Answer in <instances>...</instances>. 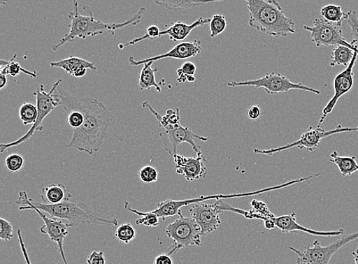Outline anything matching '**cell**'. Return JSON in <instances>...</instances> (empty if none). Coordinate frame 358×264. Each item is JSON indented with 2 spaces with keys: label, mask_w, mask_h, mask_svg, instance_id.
I'll list each match as a JSON object with an SVG mask.
<instances>
[{
  "label": "cell",
  "mask_w": 358,
  "mask_h": 264,
  "mask_svg": "<svg viewBox=\"0 0 358 264\" xmlns=\"http://www.w3.org/2000/svg\"><path fill=\"white\" fill-rule=\"evenodd\" d=\"M53 96L57 105L62 106L64 110H79L85 115L82 126L73 130L71 141L65 147L91 156L101 151L105 140L109 138L108 129L116 122L114 115L96 98L73 96L60 85L55 89Z\"/></svg>",
  "instance_id": "6da1fadb"
},
{
  "label": "cell",
  "mask_w": 358,
  "mask_h": 264,
  "mask_svg": "<svg viewBox=\"0 0 358 264\" xmlns=\"http://www.w3.org/2000/svg\"><path fill=\"white\" fill-rule=\"evenodd\" d=\"M73 11L69 14L71 23L69 26V32L59 41L52 48L54 52L66 43H73L76 38L85 39L109 32L114 36L116 30L122 29L129 26H137L146 13L145 7L139 10L129 20L121 23H104L94 18L93 11L89 6H83V10L88 15H83L79 13L78 0H73Z\"/></svg>",
  "instance_id": "7a4b0ae2"
},
{
  "label": "cell",
  "mask_w": 358,
  "mask_h": 264,
  "mask_svg": "<svg viewBox=\"0 0 358 264\" xmlns=\"http://www.w3.org/2000/svg\"><path fill=\"white\" fill-rule=\"evenodd\" d=\"M249 27L273 38L295 34V22L287 17L277 0H245Z\"/></svg>",
  "instance_id": "3957f363"
},
{
  "label": "cell",
  "mask_w": 358,
  "mask_h": 264,
  "mask_svg": "<svg viewBox=\"0 0 358 264\" xmlns=\"http://www.w3.org/2000/svg\"><path fill=\"white\" fill-rule=\"evenodd\" d=\"M18 201L27 202L52 218L66 220L75 227L79 225L117 226L119 224L116 219L103 218L91 211L86 204L73 200L72 195L61 203L49 205L36 202L30 199L26 191H21L16 203Z\"/></svg>",
  "instance_id": "277c9868"
},
{
  "label": "cell",
  "mask_w": 358,
  "mask_h": 264,
  "mask_svg": "<svg viewBox=\"0 0 358 264\" xmlns=\"http://www.w3.org/2000/svg\"><path fill=\"white\" fill-rule=\"evenodd\" d=\"M179 218L166 227L164 232L173 244L169 254L173 255L179 250L191 246L201 247L203 236L201 228L192 217H185L180 212Z\"/></svg>",
  "instance_id": "5b68a950"
},
{
  "label": "cell",
  "mask_w": 358,
  "mask_h": 264,
  "mask_svg": "<svg viewBox=\"0 0 358 264\" xmlns=\"http://www.w3.org/2000/svg\"><path fill=\"white\" fill-rule=\"evenodd\" d=\"M62 82V80H58L55 82L49 93L45 92V86L43 85H40L37 87L36 92L33 94V95L36 98V106L38 109V119L36 123L34 125H32L30 129L27 131V133L24 134L18 140H16V141L7 144H0V153L3 154L12 147H17L24 142H29L33 135H35L36 132L43 131L44 130V127L43 126L44 120L48 115L54 111L56 109V107L58 106L55 101L53 94L55 89L61 85Z\"/></svg>",
  "instance_id": "8992f818"
},
{
  "label": "cell",
  "mask_w": 358,
  "mask_h": 264,
  "mask_svg": "<svg viewBox=\"0 0 358 264\" xmlns=\"http://www.w3.org/2000/svg\"><path fill=\"white\" fill-rule=\"evenodd\" d=\"M358 239V232L341 236L337 241L327 246H322L315 240L313 246H307L299 251L290 246L289 249L296 254V264H329L333 257L341 249Z\"/></svg>",
  "instance_id": "52a82bcc"
},
{
  "label": "cell",
  "mask_w": 358,
  "mask_h": 264,
  "mask_svg": "<svg viewBox=\"0 0 358 264\" xmlns=\"http://www.w3.org/2000/svg\"><path fill=\"white\" fill-rule=\"evenodd\" d=\"M227 85L231 88L239 87L263 88L266 94L271 96L287 93L292 89L303 90V91L310 92L316 95L321 94L318 89L306 87L302 84H295V82L290 81L287 78L282 75V74L275 73L266 74L264 77L254 80L229 82Z\"/></svg>",
  "instance_id": "ba28073f"
},
{
  "label": "cell",
  "mask_w": 358,
  "mask_h": 264,
  "mask_svg": "<svg viewBox=\"0 0 358 264\" xmlns=\"http://www.w3.org/2000/svg\"><path fill=\"white\" fill-rule=\"evenodd\" d=\"M345 132H358V127L343 128L339 125L336 129L330 131L324 130L321 129V127H317L315 129L310 127L304 132L297 141L293 143L282 147L272 148V149L268 150H260L257 149V148H255L253 152L255 154L273 155L289 150L290 148L297 147L299 150H303V148H306L308 152H313L318 149L323 138L336 134L345 133Z\"/></svg>",
  "instance_id": "9c48e42d"
},
{
  "label": "cell",
  "mask_w": 358,
  "mask_h": 264,
  "mask_svg": "<svg viewBox=\"0 0 358 264\" xmlns=\"http://www.w3.org/2000/svg\"><path fill=\"white\" fill-rule=\"evenodd\" d=\"M164 130L161 132L160 138L164 150L171 156L178 154V147L182 143H187L192 147L197 156H203L201 147L196 143V140L203 142H208L206 137L198 135L188 127H184L180 123L177 125L163 126Z\"/></svg>",
  "instance_id": "30bf717a"
},
{
  "label": "cell",
  "mask_w": 358,
  "mask_h": 264,
  "mask_svg": "<svg viewBox=\"0 0 358 264\" xmlns=\"http://www.w3.org/2000/svg\"><path fill=\"white\" fill-rule=\"evenodd\" d=\"M343 24L331 22L324 19H315L313 27L303 26V30L310 33L313 43L316 47L343 45L352 48L358 54V50L351 43H348L341 30Z\"/></svg>",
  "instance_id": "8fae6325"
},
{
  "label": "cell",
  "mask_w": 358,
  "mask_h": 264,
  "mask_svg": "<svg viewBox=\"0 0 358 264\" xmlns=\"http://www.w3.org/2000/svg\"><path fill=\"white\" fill-rule=\"evenodd\" d=\"M17 202V201H16ZM19 206L20 211L32 210L36 212L41 219L44 221V226L40 228L41 234L47 235L52 242H54L58 247L63 262L64 264H69L68 260L66 258V255L64 251V244L66 236L69 234V228H74L73 224L65 223L60 219H57L48 216L45 212L41 211L34 206L27 202L15 203Z\"/></svg>",
  "instance_id": "7c38bea8"
},
{
  "label": "cell",
  "mask_w": 358,
  "mask_h": 264,
  "mask_svg": "<svg viewBox=\"0 0 358 264\" xmlns=\"http://www.w3.org/2000/svg\"><path fill=\"white\" fill-rule=\"evenodd\" d=\"M316 175L310 176L307 177H303L298 179L291 180L289 182H287L284 184L278 185L275 186H271L268 188H265L261 189V191H257L251 193H238V194H231V195H215V196H201L198 198H195V199H189L185 200H165L164 203V211L168 214L169 217L178 216V214L181 212V209L182 207H185V206H189L195 203H202L206 200H227L231 199V198H238V197H245V196H251L258 194H262L264 193H268L270 191H276V189H280L282 188H286L289 186H292L296 184L305 182V181H308L315 178Z\"/></svg>",
  "instance_id": "4fadbf2b"
},
{
  "label": "cell",
  "mask_w": 358,
  "mask_h": 264,
  "mask_svg": "<svg viewBox=\"0 0 358 264\" xmlns=\"http://www.w3.org/2000/svg\"><path fill=\"white\" fill-rule=\"evenodd\" d=\"M228 205L222 199L216 200L213 204L202 202L191 205L189 212L201 227L203 236L215 232L220 227V214L227 212Z\"/></svg>",
  "instance_id": "5bb4252c"
},
{
  "label": "cell",
  "mask_w": 358,
  "mask_h": 264,
  "mask_svg": "<svg viewBox=\"0 0 358 264\" xmlns=\"http://www.w3.org/2000/svg\"><path fill=\"white\" fill-rule=\"evenodd\" d=\"M358 54L355 53L352 61L348 67L338 74L333 81V87H334V96H332L329 102L327 103L322 110V117L320 120L317 127H320L324 119L335 109L339 98L348 93L354 86V67L357 60Z\"/></svg>",
  "instance_id": "9a60e30c"
},
{
  "label": "cell",
  "mask_w": 358,
  "mask_h": 264,
  "mask_svg": "<svg viewBox=\"0 0 358 264\" xmlns=\"http://www.w3.org/2000/svg\"><path fill=\"white\" fill-rule=\"evenodd\" d=\"M203 51L201 41H192L189 43H181L173 47L169 52L149 57V59H141L140 61L135 60L134 57H130L129 62L132 67H138V66L144 65L148 62H155L166 59H188L190 57H196L201 54Z\"/></svg>",
  "instance_id": "2e32d148"
},
{
  "label": "cell",
  "mask_w": 358,
  "mask_h": 264,
  "mask_svg": "<svg viewBox=\"0 0 358 264\" xmlns=\"http://www.w3.org/2000/svg\"><path fill=\"white\" fill-rule=\"evenodd\" d=\"M173 159L176 165L178 175L184 177L189 182L206 177L207 168L203 156L187 158L178 154L174 155Z\"/></svg>",
  "instance_id": "e0dca14e"
},
{
  "label": "cell",
  "mask_w": 358,
  "mask_h": 264,
  "mask_svg": "<svg viewBox=\"0 0 358 264\" xmlns=\"http://www.w3.org/2000/svg\"><path fill=\"white\" fill-rule=\"evenodd\" d=\"M272 220L274 224H275L276 228H278L284 233L302 232L313 236L329 237L345 235V230L343 228L331 230V232H320V230L305 228L297 223L295 212L279 217L273 216Z\"/></svg>",
  "instance_id": "ac0fdd59"
},
{
  "label": "cell",
  "mask_w": 358,
  "mask_h": 264,
  "mask_svg": "<svg viewBox=\"0 0 358 264\" xmlns=\"http://www.w3.org/2000/svg\"><path fill=\"white\" fill-rule=\"evenodd\" d=\"M50 67L52 68H60L75 78L85 77L87 70L97 71L94 63L73 56L59 61L52 62L50 64Z\"/></svg>",
  "instance_id": "d6986e66"
},
{
  "label": "cell",
  "mask_w": 358,
  "mask_h": 264,
  "mask_svg": "<svg viewBox=\"0 0 358 264\" xmlns=\"http://www.w3.org/2000/svg\"><path fill=\"white\" fill-rule=\"evenodd\" d=\"M210 21L211 19L210 18L204 19L201 17L190 24L182 22H174L170 27L161 31L160 38L164 36H169V38L174 41V43L184 41L189 36L193 30L210 23Z\"/></svg>",
  "instance_id": "ffe728a7"
},
{
  "label": "cell",
  "mask_w": 358,
  "mask_h": 264,
  "mask_svg": "<svg viewBox=\"0 0 358 264\" xmlns=\"http://www.w3.org/2000/svg\"><path fill=\"white\" fill-rule=\"evenodd\" d=\"M222 1L223 0H154L156 5L176 12L196 10L205 4Z\"/></svg>",
  "instance_id": "44dd1931"
},
{
  "label": "cell",
  "mask_w": 358,
  "mask_h": 264,
  "mask_svg": "<svg viewBox=\"0 0 358 264\" xmlns=\"http://www.w3.org/2000/svg\"><path fill=\"white\" fill-rule=\"evenodd\" d=\"M71 196L66 191V186L62 184H52L41 189L40 197L43 203L55 205L65 201Z\"/></svg>",
  "instance_id": "7402d4cb"
},
{
  "label": "cell",
  "mask_w": 358,
  "mask_h": 264,
  "mask_svg": "<svg viewBox=\"0 0 358 264\" xmlns=\"http://www.w3.org/2000/svg\"><path fill=\"white\" fill-rule=\"evenodd\" d=\"M329 162L337 165L341 175L343 177L352 176L355 172H358V163L355 156H343L334 151L331 155Z\"/></svg>",
  "instance_id": "603a6c76"
},
{
  "label": "cell",
  "mask_w": 358,
  "mask_h": 264,
  "mask_svg": "<svg viewBox=\"0 0 358 264\" xmlns=\"http://www.w3.org/2000/svg\"><path fill=\"white\" fill-rule=\"evenodd\" d=\"M153 64L154 62H148L144 64V67L139 74L138 85L141 91L155 88L157 93H162V88L157 84L155 80V73L157 69L152 68Z\"/></svg>",
  "instance_id": "cb8c5ba5"
},
{
  "label": "cell",
  "mask_w": 358,
  "mask_h": 264,
  "mask_svg": "<svg viewBox=\"0 0 358 264\" xmlns=\"http://www.w3.org/2000/svg\"><path fill=\"white\" fill-rule=\"evenodd\" d=\"M355 52L352 48L338 45L333 49L331 55V67H336V66H345L348 67L350 63L352 62Z\"/></svg>",
  "instance_id": "d4e9b609"
},
{
  "label": "cell",
  "mask_w": 358,
  "mask_h": 264,
  "mask_svg": "<svg viewBox=\"0 0 358 264\" xmlns=\"http://www.w3.org/2000/svg\"><path fill=\"white\" fill-rule=\"evenodd\" d=\"M124 209L131 213L137 214L140 218L136 221V226H145L147 227H157L159 226V217L152 211L141 212L131 207L129 202H124Z\"/></svg>",
  "instance_id": "484cf974"
},
{
  "label": "cell",
  "mask_w": 358,
  "mask_h": 264,
  "mask_svg": "<svg viewBox=\"0 0 358 264\" xmlns=\"http://www.w3.org/2000/svg\"><path fill=\"white\" fill-rule=\"evenodd\" d=\"M321 15L324 20L341 23L348 19V13L343 12L341 6L329 4L322 8L320 11Z\"/></svg>",
  "instance_id": "4316f807"
},
{
  "label": "cell",
  "mask_w": 358,
  "mask_h": 264,
  "mask_svg": "<svg viewBox=\"0 0 358 264\" xmlns=\"http://www.w3.org/2000/svg\"><path fill=\"white\" fill-rule=\"evenodd\" d=\"M16 57H17V54H14L11 60L8 61L4 68H0L1 73L5 74V75L9 74V75L12 76L13 78H15L22 73L33 79L37 78L38 73L36 71L31 72L27 69L23 68L20 63L15 61Z\"/></svg>",
  "instance_id": "83f0119b"
},
{
  "label": "cell",
  "mask_w": 358,
  "mask_h": 264,
  "mask_svg": "<svg viewBox=\"0 0 358 264\" xmlns=\"http://www.w3.org/2000/svg\"><path fill=\"white\" fill-rule=\"evenodd\" d=\"M19 115L24 126L34 125L38 119L37 106L31 103H24L20 107Z\"/></svg>",
  "instance_id": "f1b7e54d"
},
{
  "label": "cell",
  "mask_w": 358,
  "mask_h": 264,
  "mask_svg": "<svg viewBox=\"0 0 358 264\" xmlns=\"http://www.w3.org/2000/svg\"><path fill=\"white\" fill-rule=\"evenodd\" d=\"M196 71V66L194 63L187 61L185 64H182L181 67L177 71L178 82L179 84H185L186 82H195Z\"/></svg>",
  "instance_id": "f546056e"
},
{
  "label": "cell",
  "mask_w": 358,
  "mask_h": 264,
  "mask_svg": "<svg viewBox=\"0 0 358 264\" xmlns=\"http://www.w3.org/2000/svg\"><path fill=\"white\" fill-rule=\"evenodd\" d=\"M115 236L120 242L129 244L136 237V230L130 223H124L116 229Z\"/></svg>",
  "instance_id": "4dcf8cb0"
},
{
  "label": "cell",
  "mask_w": 358,
  "mask_h": 264,
  "mask_svg": "<svg viewBox=\"0 0 358 264\" xmlns=\"http://www.w3.org/2000/svg\"><path fill=\"white\" fill-rule=\"evenodd\" d=\"M227 27L226 17L222 14L214 15L210 22V37L214 38L219 36Z\"/></svg>",
  "instance_id": "1f68e13d"
},
{
  "label": "cell",
  "mask_w": 358,
  "mask_h": 264,
  "mask_svg": "<svg viewBox=\"0 0 358 264\" xmlns=\"http://www.w3.org/2000/svg\"><path fill=\"white\" fill-rule=\"evenodd\" d=\"M347 13V22L352 31V41H351V44L358 50V18L357 13L350 10Z\"/></svg>",
  "instance_id": "d6a6232c"
},
{
  "label": "cell",
  "mask_w": 358,
  "mask_h": 264,
  "mask_svg": "<svg viewBox=\"0 0 358 264\" xmlns=\"http://www.w3.org/2000/svg\"><path fill=\"white\" fill-rule=\"evenodd\" d=\"M24 164L23 156L17 154H12L5 160V166L10 172H18L22 170Z\"/></svg>",
  "instance_id": "836d02e7"
},
{
  "label": "cell",
  "mask_w": 358,
  "mask_h": 264,
  "mask_svg": "<svg viewBox=\"0 0 358 264\" xmlns=\"http://www.w3.org/2000/svg\"><path fill=\"white\" fill-rule=\"evenodd\" d=\"M138 177L145 184H152L157 182L158 173L155 168L145 166L139 170Z\"/></svg>",
  "instance_id": "e575fe53"
},
{
  "label": "cell",
  "mask_w": 358,
  "mask_h": 264,
  "mask_svg": "<svg viewBox=\"0 0 358 264\" xmlns=\"http://www.w3.org/2000/svg\"><path fill=\"white\" fill-rule=\"evenodd\" d=\"M14 237L13 226L10 221L0 219V238L1 240L9 242Z\"/></svg>",
  "instance_id": "d590c367"
},
{
  "label": "cell",
  "mask_w": 358,
  "mask_h": 264,
  "mask_svg": "<svg viewBox=\"0 0 358 264\" xmlns=\"http://www.w3.org/2000/svg\"><path fill=\"white\" fill-rule=\"evenodd\" d=\"M68 122L73 130L80 128L85 122V115L79 110H72L69 112Z\"/></svg>",
  "instance_id": "8d00e7d4"
},
{
  "label": "cell",
  "mask_w": 358,
  "mask_h": 264,
  "mask_svg": "<svg viewBox=\"0 0 358 264\" xmlns=\"http://www.w3.org/2000/svg\"><path fill=\"white\" fill-rule=\"evenodd\" d=\"M87 264H106V259L103 251H93L87 259Z\"/></svg>",
  "instance_id": "74e56055"
},
{
  "label": "cell",
  "mask_w": 358,
  "mask_h": 264,
  "mask_svg": "<svg viewBox=\"0 0 358 264\" xmlns=\"http://www.w3.org/2000/svg\"><path fill=\"white\" fill-rule=\"evenodd\" d=\"M17 235H18L19 242H20V245L21 247L22 254H23L24 259V261H26L27 264H32V263L31 262L30 258H29V254H28V251L27 249L26 244H24V242L23 240L21 230H17Z\"/></svg>",
  "instance_id": "f35d334b"
},
{
  "label": "cell",
  "mask_w": 358,
  "mask_h": 264,
  "mask_svg": "<svg viewBox=\"0 0 358 264\" xmlns=\"http://www.w3.org/2000/svg\"><path fill=\"white\" fill-rule=\"evenodd\" d=\"M155 264H174L171 256L169 254L158 255L155 260Z\"/></svg>",
  "instance_id": "ab89813d"
},
{
  "label": "cell",
  "mask_w": 358,
  "mask_h": 264,
  "mask_svg": "<svg viewBox=\"0 0 358 264\" xmlns=\"http://www.w3.org/2000/svg\"><path fill=\"white\" fill-rule=\"evenodd\" d=\"M262 110L259 105H253L248 112L250 119L256 120L261 117Z\"/></svg>",
  "instance_id": "60d3db41"
},
{
  "label": "cell",
  "mask_w": 358,
  "mask_h": 264,
  "mask_svg": "<svg viewBox=\"0 0 358 264\" xmlns=\"http://www.w3.org/2000/svg\"><path fill=\"white\" fill-rule=\"evenodd\" d=\"M268 218L265 219L264 221V226L266 229L268 230H273L274 228H276L275 224H274L273 221L272 220V217Z\"/></svg>",
  "instance_id": "b9f144b4"
},
{
  "label": "cell",
  "mask_w": 358,
  "mask_h": 264,
  "mask_svg": "<svg viewBox=\"0 0 358 264\" xmlns=\"http://www.w3.org/2000/svg\"><path fill=\"white\" fill-rule=\"evenodd\" d=\"M7 82L6 75L0 73V89H3L7 86Z\"/></svg>",
  "instance_id": "7bdbcfd3"
},
{
  "label": "cell",
  "mask_w": 358,
  "mask_h": 264,
  "mask_svg": "<svg viewBox=\"0 0 358 264\" xmlns=\"http://www.w3.org/2000/svg\"><path fill=\"white\" fill-rule=\"evenodd\" d=\"M355 258V264H358V247L357 249L352 253Z\"/></svg>",
  "instance_id": "ee69618b"
},
{
  "label": "cell",
  "mask_w": 358,
  "mask_h": 264,
  "mask_svg": "<svg viewBox=\"0 0 358 264\" xmlns=\"http://www.w3.org/2000/svg\"><path fill=\"white\" fill-rule=\"evenodd\" d=\"M8 2V0H0V5H1V6H5Z\"/></svg>",
  "instance_id": "f6af8a7d"
}]
</instances>
